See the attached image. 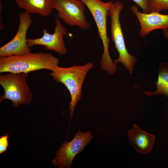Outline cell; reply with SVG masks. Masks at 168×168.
Listing matches in <instances>:
<instances>
[{
  "mask_svg": "<svg viewBox=\"0 0 168 168\" xmlns=\"http://www.w3.org/2000/svg\"><path fill=\"white\" fill-rule=\"evenodd\" d=\"M59 60L50 53H31L23 55L0 57V73H26L42 69L53 70Z\"/></svg>",
  "mask_w": 168,
  "mask_h": 168,
  "instance_id": "1",
  "label": "cell"
},
{
  "mask_svg": "<svg viewBox=\"0 0 168 168\" xmlns=\"http://www.w3.org/2000/svg\"><path fill=\"white\" fill-rule=\"evenodd\" d=\"M87 7L97 26L98 34L101 40L103 53L100 61L101 68L109 74H114L117 69L116 64L111 59L109 52L110 40L107 34V18L113 4L111 1L105 2L101 0H80Z\"/></svg>",
  "mask_w": 168,
  "mask_h": 168,
  "instance_id": "2",
  "label": "cell"
},
{
  "mask_svg": "<svg viewBox=\"0 0 168 168\" xmlns=\"http://www.w3.org/2000/svg\"><path fill=\"white\" fill-rule=\"evenodd\" d=\"M91 62L83 65H74L68 68L57 67L49 73L56 82L64 84L70 92L71 101L68 110L70 112V121L76 105L82 96L83 83L89 71L93 67Z\"/></svg>",
  "mask_w": 168,
  "mask_h": 168,
  "instance_id": "3",
  "label": "cell"
},
{
  "mask_svg": "<svg viewBox=\"0 0 168 168\" xmlns=\"http://www.w3.org/2000/svg\"><path fill=\"white\" fill-rule=\"evenodd\" d=\"M28 73H12L0 75V84L4 93L0 98V103L4 100L12 101V106L17 108L20 105L30 104L33 94L26 80Z\"/></svg>",
  "mask_w": 168,
  "mask_h": 168,
  "instance_id": "4",
  "label": "cell"
},
{
  "mask_svg": "<svg viewBox=\"0 0 168 168\" xmlns=\"http://www.w3.org/2000/svg\"><path fill=\"white\" fill-rule=\"evenodd\" d=\"M124 7L123 4L120 1L113 3L109 15L111 20V38L119 54L118 58L113 61L116 64L121 63L131 74L137 59L128 53L126 47L119 19L120 13Z\"/></svg>",
  "mask_w": 168,
  "mask_h": 168,
  "instance_id": "5",
  "label": "cell"
},
{
  "mask_svg": "<svg viewBox=\"0 0 168 168\" xmlns=\"http://www.w3.org/2000/svg\"><path fill=\"white\" fill-rule=\"evenodd\" d=\"M53 8L58 16L69 26L88 30L91 25L85 14V7L80 0H53Z\"/></svg>",
  "mask_w": 168,
  "mask_h": 168,
  "instance_id": "6",
  "label": "cell"
},
{
  "mask_svg": "<svg viewBox=\"0 0 168 168\" xmlns=\"http://www.w3.org/2000/svg\"><path fill=\"white\" fill-rule=\"evenodd\" d=\"M91 133V131L82 133L78 130L71 141L65 142L61 145L52 161L53 164L60 168H69L75 156L92 140L93 136Z\"/></svg>",
  "mask_w": 168,
  "mask_h": 168,
  "instance_id": "7",
  "label": "cell"
},
{
  "mask_svg": "<svg viewBox=\"0 0 168 168\" xmlns=\"http://www.w3.org/2000/svg\"><path fill=\"white\" fill-rule=\"evenodd\" d=\"M19 24L17 31L12 39L0 48V57L23 55L30 53L26 38L27 30L31 24L30 14L23 12L19 16Z\"/></svg>",
  "mask_w": 168,
  "mask_h": 168,
  "instance_id": "8",
  "label": "cell"
},
{
  "mask_svg": "<svg viewBox=\"0 0 168 168\" xmlns=\"http://www.w3.org/2000/svg\"><path fill=\"white\" fill-rule=\"evenodd\" d=\"M56 26L54 32L50 34L45 29L42 30L43 35L40 38L27 39V44L30 48L35 45L44 46L45 49L52 50L60 55H64L68 51L63 39L64 35H68L67 29L63 27L60 20L55 16Z\"/></svg>",
  "mask_w": 168,
  "mask_h": 168,
  "instance_id": "9",
  "label": "cell"
},
{
  "mask_svg": "<svg viewBox=\"0 0 168 168\" xmlns=\"http://www.w3.org/2000/svg\"><path fill=\"white\" fill-rule=\"evenodd\" d=\"M131 10L139 21L141 26L140 34L142 37L147 36L154 30H163L168 28V14L156 12L148 14L141 12L136 5L132 6Z\"/></svg>",
  "mask_w": 168,
  "mask_h": 168,
  "instance_id": "10",
  "label": "cell"
},
{
  "mask_svg": "<svg viewBox=\"0 0 168 168\" xmlns=\"http://www.w3.org/2000/svg\"><path fill=\"white\" fill-rule=\"evenodd\" d=\"M129 142L138 152L147 154L152 150L155 140L154 135L141 129L135 124L128 133Z\"/></svg>",
  "mask_w": 168,
  "mask_h": 168,
  "instance_id": "11",
  "label": "cell"
},
{
  "mask_svg": "<svg viewBox=\"0 0 168 168\" xmlns=\"http://www.w3.org/2000/svg\"><path fill=\"white\" fill-rule=\"evenodd\" d=\"M19 7L29 14L49 16L53 8V0H16Z\"/></svg>",
  "mask_w": 168,
  "mask_h": 168,
  "instance_id": "12",
  "label": "cell"
},
{
  "mask_svg": "<svg viewBox=\"0 0 168 168\" xmlns=\"http://www.w3.org/2000/svg\"><path fill=\"white\" fill-rule=\"evenodd\" d=\"M157 80L155 82L156 90L154 92L146 91V95L149 96L163 95L168 98V64L161 63L158 68Z\"/></svg>",
  "mask_w": 168,
  "mask_h": 168,
  "instance_id": "13",
  "label": "cell"
},
{
  "mask_svg": "<svg viewBox=\"0 0 168 168\" xmlns=\"http://www.w3.org/2000/svg\"><path fill=\"white\" fill-rule=\"evenodd\" d=\"M150 13L168 10V0H150Z\"/></svg>",
  "mask_w": 168,
  "mask_h": 168,
  "instance_id": "14",
  "label": "cell"
},
{
  "mask_svg": "<svg viewBox=\"0 0 168 168\" xmlns=\"http://www.w3.org/2000/svg\"><path fill=\"white\" fill-rule=\"evenodd\" d=\"M137 5L141 7L144 13H150V0H132Z\"/></svg>",
  "mask_w": 168,
  "mask_h": 168,
  "instance_id": "15",
  "label": "cell"
},
{
  "mask_svg": "<svg viewBox=\"0 0 168 168\" xmlns=\"http://www.w3.org/2000/svg\"><path fill=\"white\" fill-rule=\"evenodd\" d=\"M9 135L7 133L2 136L0 138V154L5 152L9 146Z\"/></svg>",
  "mask_w": 168,
  "mask_h": 168,
  "instance_id": "16",
  "label": "cell"
},
{
  "mask_svg": "<svg viewBox=\"0 0 168 168\" xmlns=\"http://www.w3.org/2000/svg\"><path fill=\"white\" fill-rule=\"evenodd\" d=\"M2 4L1 3V1H0V30H2L3 27V25L2 22Z\"/></svg>",
  "mask_w": 168,
  "mask_h": 168,
  "instance_id": "17",
  "label": "cell"
},
{
  "mask_svg": "<svg viewBox=\"0 0 168 168\" xmlns=\"http://www.w3.org/2000/svg\"><path fill=\"white\" fill-rule=\"evenodd\" d=\"M164 36L167 39H168V28L167 29L162 30Z\"/></svg>",
  "mask_w": 168,
  "mask_h": 168,
  "instance_id": "18",
  "label": "cell"
}]
</instances>
